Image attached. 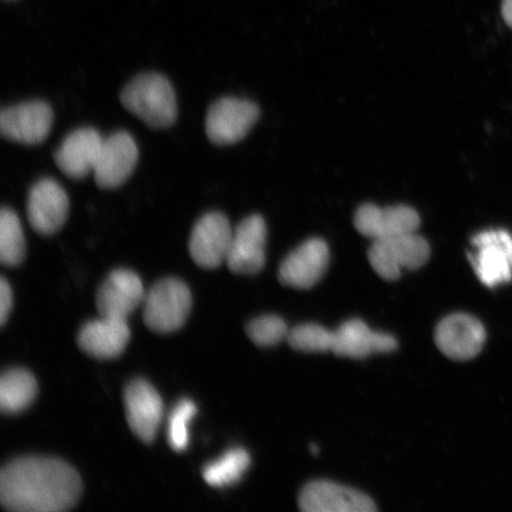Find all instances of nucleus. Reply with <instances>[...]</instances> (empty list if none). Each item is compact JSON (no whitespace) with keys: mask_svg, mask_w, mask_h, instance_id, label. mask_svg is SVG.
Returning a JSON list of instances; mask_svg holds the SVG:
<instances>
[{"mask_svg":"<svg viewBox=\"0 0 512 512\" xmlns=\"http://www.w3.org/2000/svg\"><path fill=\"white\" fill-rule=\"evenodd\" d=\"M82 494L79 473L55 458H19L0 473V502L16 512H62L73 509Z\"/></svg>","mask_w":512,"mask_h":512,"instance_id":"1","label":"nucleus"},{"mask_svg":"<svg viewBox=\"0 0 512 512\" xmlns=\"http://www.w3.org/2000/svg\"><path fill=\"white\" fill-rule=\"evenodd\" d=\"M121 104L147 126L164 130L175 124L177 99L174 87L165 76L140 74L124 88Z\"/></svg>","mask_w":512,"mask_h":512,"instance_id":"2","label":"nucleus"},{"mask_svg":"<svg viewBox=\"0 0 512 512\" xmlns=\"http://www.w3.org/2000/svg\"><path fill=\"white\" fill-rule=\"evenodd\" d=\"M144 320L157 334H171L182 328L190 315L192 298L187 285L176 278H165L146 293Z\"/></svg>","mask_w":512,"mask_h":512,"instance_id":"3","label":"nucleus"},{"mask_svg":"<svg viewBox=\"0 0 512 512\" xmlns=\"http://www.w3.org/2000/svg\"><path fill=\"white\" fill-rule=\"evenodd\" d=\"M428 242L416 233L393 236L373 242L369 262L384 280H396L405 271H415L430 259Z\"/></svg>","mask_w":512,"mask_h":512,"instance_id":"4","label":"nucleus"},{"mask_svg":"<svg viewBox=\"0 0 512 512\" xmlns=\"http://www.w3.org/2000/svg\"><path fill=\"white\" fill-rule=\"evenodd\" d=\"M469 253L473 270L489 288L512 280V236L505 230H486L471 241Z\"/></svg>","mask_w":512,"mask_h":512,"instance_id":"5","label":"nucleus"},{"mask_svg":"<svg viewBox=\"0 0 512 512\" xmlns=\"http://www.w3.org/2000/svg\"><path fill=\"white\" fill-rule=\"evenodd\" d=\"M259 117V107L252 101L238 98L217 100L207 113V137L219 146L239 143L251 132Z\"/></svg>","mask_w":512,"mask_h":512,"instance_id":"6","label":"nucleus"},{"mask_svg":"<svg viewBox=\"0 0 512 512\" xmlns=\"http://www.w3.org/2000/svg\"><path fill=\"white\" fill-rule=\"evenodd\" d=\"M53 124V108L42 100L6 107L0 113V133L5 139L18 144H42L49 137Z\"/></svg>","mask_w":512,"mask_h":512,"instance_id":"7","label":"nucleus"},{"mask_svg":"<svg viewBox=\"0 0 512 512\" xmlns=\"http://www.w3.org/2000/svg\"><path fill=\"white\" fill-rule=\"evenodd\" d=\"M234 229L219 211L203 215L192 228L189 252L197 266L214 270L227 262Z\"/></svg>","mask_w":512,"mask_h":512,"instance_id":"8","label":"nucleus"},{"mask_svg":"<svg viewBox=\"0 0 512 512\" xmlns=\"http://www.w3.org/2000/svg\"><path fill=\"white\" fill-rule=\"evenodd\" d=\"M69 197L53 178H42L30 189L27 215L32 229L41 235H54L68 220Z\"/></svg>","mask_w":512,"mask_h":512,"instance_id":"9","label":"nucleus"},{"mask_svg":"<svg viewBox=\"0 0 512 512\" xmlns=\"http://www.w3.org/2000/svg\"><path fill=\"white\" fill-rule=\"evenodd\" d=\"M139 149L130 133L119 131L102 143L94 169L96 184L102 189H115L123 185L138 164Z\"/></svg>","mask_w":512,"mask_h":512,"instance_id":"10","label":"nucleus"},{"mask_svg":"<svg viewBox=\"0 0 512 512\" xmlns=\"http://www.w3.org/2000/svg\"><path fill=\"white\" fill-rule=\"evenodd\" d=\"M486 332L482 323L466 313L447 316L435 330V344L453 361H470L482 351Z\"/></svg>","mask_w":512,"mask_h":512,"instance_id":"11","label":"nucleus"},{"mask_svg":"<svg viewBox=\"0 0 512 512\" xmlns=\"http://www.w3.org/2000/svg\"><path fill=\"white\" fill-rule=\"evenodd\" d=\"M267 226L260 215L248 216L234 229L226 264L235 274L259 273L266 261Z\"/></svg>","mask_w":512,"mask_h":512,"instance_id":"12","label":"nucleus"},{"mask_svg":"<svg viewBox=\"0 0 512 512\" xmlns=\"http://www.w3.org/2000/svg\"><path fill=\"white\" fill-rule=\"evenodd\" d=\"M124 401L131 431L144 443H152L164 414L163 400L157 390L146 380H134L125 389Z\"/></svg>","mask_w":512,"mask_h":512,"instance_id":"13","label":"nucleus"},{"mask_svg":"<svg viewBox=\"0 0 512 512\" xmlns=\"http://www.w3.org/2000/svg\"><path fill=\"white\" fill-rule=\"evenodd\" d=\"M299 507L306 512H374L376 505L363 492L329 480L307 484L299 496Z\"/></svg>","mask_w":512,"mask_h":512,"instance_id":"14","label":"nucleus"},{"mask_svg":"<svg viewBox=\"0 0 512 512\" xmlns=\"http://www.w3.org/2000/svg\"><path fill=\"white\" fill-rule=\"evenodd\" d=\"M145 296L138 274L121 268L113 271L102 283L96 305L101 317L127 320L144 303Z\"/></svg>","mask_w":512,"mask_h":512,"instance_id":"15","label":"nucleus"},{"mask_svg":"<svg viewBox=\"0 0 512 512\" xmlns=\"http://www.w3.org/2000/svg\"><path fill=\"white\" fill-rule=\"evenodd\" d=\"M330 252L326 242L311 239L287 255L279 270L281 284L307 290L315 286L329 266Z\"/></svg>","mask_w":512,"mask_h":512,"instance_id":"16","label":"nucleus"},{"mask_svg":"<svg viewBox=\"0 0 512 512\" xmlns=\"http://www.w3.org/2000/svg\"><path fill=\"white\" fill-rule=\"evenodd\" d=\"M354 223L358 232L376 241L416 233L420 217L414 209L406 206L382 208L364 204L356 211Z\"/></svg>","mask_w":512,"mask_h":512,"instance_id":"17","label":"nucleus"},{"mask_svg":"<svg viewBox=\"0 0 512 512\" xmlns=\"http://www.w3.org/2000/svg\"><path fill=\"white\" fill-rule=\"evenodd\" d=\"M104 139L93 127L70 132L54 153L56 165L69 178L87 177L94 172Z\"/></svg>","mask_w":512,"mask_h":512,"instance_id":"18","label":"nucleus"},{"mask_svg":"<svg viewBox=\"0 0 512 512\" xmlns=\"http://www.w3.org/2000/svg\"><path fill=\"white\" fill-rule=\"evenodd\" d=\"M398 348L393 336L374 331L360 319H351L332 331V349L339 357L364 358Z\"/></svg>","mask_w":512,"mask_h":512,"instance_id":"19","label":"nucleus"},{"mask_svg":"<svg viewBox=\"0 0 512 512\" xmlns=\"http://www.w3.org/2000/svg\"><path fill=\"white\" fill-rule=\"evenodd\" d=\"M130 339L127 320L100 316L82 326L78 343L85 354L99 360H112L123 354Z\"/></svg>","mask_w":512,"mask_h":512,"instance_id":"20","label":"nucleus"},{"mask_svg":"<svg viewBox=\"0 0 512 512\" xmlns=\"http://www.w3.org/2000/svg\"><path fill=\"white\" fill-rule=\"evenodd\" d=\"M38 386L34 375L24 369L5 371L0 379V408L5 414H18L36 399Z\"/></svg>","mask_w":512,"mask_h":512,"instance_id":"21","label":"nucleus"},{"mask_svg":"<svg viewBox=\"0 0 512 512\" xmlns=\"http://www.w3.org/2000/svg\"><path fill=\"white\" fill-rule=\"evenodd\" d=\"M27 255V243L21 221L15 211L4 207L0 213V261L4 266L16 267Z\"/></svg>","mask_w":512,"mask_h":512,"instance_id":"22","label":"nucleus"},{"mask_svg":"<svg viewBox=\"0 0 512 512\" xmlns=\"http://www.w3.org/2000/svg\"><path fill=\"white\" fill-rule=\"evenodd\" d=\"M251 465V456L243 448H233L213 463L204 466L203 478L207 484L222 488L238 483Z\"/></svg>","mask_w":512,"mask_h":512,"instance_id":"23","label":"nucleus"},{"mask_svg":"<svg viewBox=\"0 0 512 512\" xmlns=\"http://www.w3.org/2000/svg\"><path fill=\"white\" fill-rule=\"evenodd\" d=\"M287 341L298 351L331 352L332 331L318 324H303L290 331Z\"/></svg>","mask_w":512,"mask_h":512,"instance_id":"24","label":"nucleus"},{"mask_svg":"<svg viewBox=\"0 0 512 512\" xmlns=\"http://www.w3.org/2000/svg\"><path fill=\"white\" fill-rule=\"evenodd\" d=\"M197 413L194 402L188 399L179 401L171 412L168 420V441L177 452L187 450L189 445V424Z\"/></svg>","mask_w":512,"mask_h":512,"instance_id":"25","label":"nucleus"},{"mask_svg":"<svg viewBox=\"0 0 512 512\" xmlns=\"http://www.w3.org/2000/svg\"><path fill=\"white\" fill-rule=\"evenodd\" d=\"M287 325L278 316L255 318L247 326V335L259 347H274L288 337Z\"/></svg>","mask_w":512,"mask_h":512,"instance_id":"26","label":"nucleus"},{"mask_svg":"<svg viewBox=\"0 0 512 512\" xmlns=\"http://www.w3.org/2000/svg\"><path fill=\"white\" fill-rule=\"evenodd\" d=\"M14 305V296H12V288L5 278L0 280V324L4 325L10 317Z\"/></svg>","mask_w":512,"mask_h":512,"instance_id":"27","label":"nucleus"},{"mask_svg":"<svg viewBox=\"0 0 512 512\" xmlns=\"http://www.w3.org/2000/svg\"><path fill=\"white\" fill-rule=\"evenodd\" d=\"M502 15L505 23L512 29V0H503Z\"/></svg>","mask_w":512,"mask_h":512,"instance_id":"28","label":"nucleus"}]
</instances>
